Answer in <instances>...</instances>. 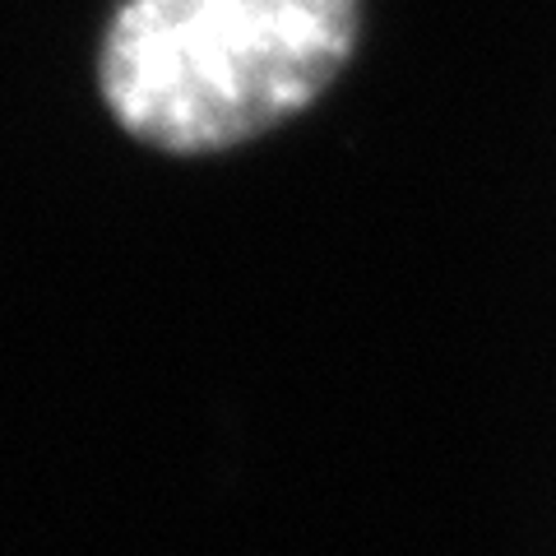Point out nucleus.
<instances>
[{
  "mask_svg": "<svg viewBox=\"0 0 556 556\" xmlns=\"http://www.w3.org/2000/svg\"><path fill=\"white\" fill-rule=\"evenodd\" d=\"M357 33L362 0H121L98 93L139 144L218 153L306 112Z\"/></svg>",
  "mask_w": 556,
  "mask_h": 556,
  "instance_id": "obj_1",
  "label": "nucleus"
}]
</instances>
